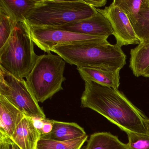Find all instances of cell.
Here are the masks:
<instances>
[{"instance_id":"obj_1","label":"cell","mask_w":149,"mask_h":149,"mask_svg":"<svg viewBox=\"0 0 149 149\" xmlns=\"http://www.w3.org/2000/svg\"><path fill=\"white\" fill-rule=\"evenodd\" d=\"M81 107L103 116L125 132L147 135L144 120L147 118L118 89L84 81Z\"/></svg>"},{"instance_id":"obj_2","label":"cell","mask_w":149,"mask_h":149,"mask_svg":"<svg viewBox=\"0 0 149 149\" xmlns=\"http://www.w3.org/2000/svg\"><path fill=\"white\" fill-rule=\"evenodd\" d=\"M116 43H81L56 46L51 51L66 62L77 67L98 66L112 70H121L126 64V56Z\"/></svg>"},{"instance_id":"obj_3","label":"cell","mask_w":149,"mask_h":149,"mask_svg":"<svg viewBox=\"0 0 149 149\" xmlns=\"http://www.w3.org/2000/svg\"><path fill=\"white\" fill-rule=\"evenodd\" d=\"M96 8L84 0H42L28 14L24 23L42 27L62 26L93 17Z\"/></svg>"},{"instance_id":"obj_4","label":"cell","mask_w":149,"mask_h":149,"mask_svg":"<svg viewBox=\"0 0 149 149\" xmlns=\"http://www.w3.org/2000/svg\"><path fill=\"white\" fill-rule=\"evenodd\" d=\"M38 56L26 24L19 22L9 40L0 49V67L17 78L23 79L31 72Z\"/></svg>"},{"instance_id":"obj_5","label":"cell","mask_w":149,"mask_h":149,"mask_svg":"<svg viewBox=\"0 0 149 149\" xmlns=\"http://www.w3.org/2000/svg\"><path fill=\"white\" fill-rule=\"evenodd\" d=\"M66 62L58 55L51 52L38 56L26 82L38 103H43L63 90Z\"/></svg>"},{"instance_id":"obj_6","label":"cell","mask_w":149,"mask_h":149,"mask_svg":"<svg viewBox=\"0 0 149 149\" xmlns=\"http://www.w3.org/2000/svg\"><path fill=\"white\" fill-rule=\"evenodd\" d=\"M0 95L3 96L26 116L45 119L46 115L27 85L0 67Z\"/></svg>"},{"instance_id":"obj_7","label":"cell","mask_w":149,"mask_h":149,"mask_svg":"<svg viewBox=\"0 0 149 149\" xmlns=\"http://www.w3.org/2000/svg\"><path fill=\"white\" fill-rule=\"evenodd\" d=\"M34 43L48 53L56 46L81 43L108 42V37L77 33L55 28L42 27L26 24Z\"/></svg>"},{"instance_id":"obj_8","label":"cell","mask_w":149,"mask_h":149,"mask_svg":"<svg viewBox=\"0 0 149 149\" xmlns=\"http://www.w3.org/2000/svg\"><path fill=\"white\" fill-rule=\"evenodd\" d=\"M95 8L109 22L116 43L120 47L140 44L128 16L113 2L104 9Z\"/></svg>"},{"instance_id":"obj_9","label":"cell","mask_w":149,"mask_h":149,"mask_svg":"<svg viewBox=\"0 0 149 149\" xmlns=\"http://www.w3.org/2000/svg\"><path fill=\"white\" fill-rule=\"evenodd\" d=\"M55 28L93 36L109 38V36L113 35L109 22L103 15L98 12L96 15L93 17Z\"/></svg>"},{"instance_id":"obj_10","label":"cell","mask_w":149,"mask_h":149,"mask_svg":"<svg viewBox=\"0 0 149 149\" xmlns=\"http://www.w3.org/2000/svg\"><path fill=\"white\" fill-rule=\"evenodd\" d=\"M77 69L84 81H92L102 86L118 89L120 70H112L98 66L77 67Z\"/></svg>"},{"instance_id":"obj_11","label":"cell","mask_w":149,"mask_h":149,"mask_svg":"<svg viewBox=\"0 0 149 149\" xmlns=\"http://www.w3.org/2000/svg\"><path fill=\"white\" fill-rule=\"evenodd\" d=\"M25 116L7 99L0 95V135L12 138Z\"/></svg>"},{"instance_id":"obj_12","label":"cell","mask_w":149,"mask_h":149,"mask_svg":"<svg viewBox=\"0 0 149 149\" xmlns=\"http://www.w3.org/2000/svg\"><path fill=\"white\" fill-rule=\"evenodd\" d=\"M41 134L35 126L33 118L26 116L17 126L12 139L21 149H36Z\"/></svg>"},{"instance_id":"obj_13","label":"cell","mask_w":149,"mask_h":149,"mask_svg":"<svg viewBox=\"0 0 149 149\" xmlns=\"http://www.w3.org/2000/svg\"><path fill=\"white\" fill-rule=\"evenodd\" d=\"M42 0H0V11L9 16L16 25L24 22L31 10L40 3Z\"/></svg>"},{"instance_id":"obj_14","label":"cell","mask_w":149,"mask_h":149,"mask_svg":"<svg viewBox=\"0 0 149 149\" xmlns=\"http://www.w3.org/2000/svg\"><path fill=\"white\" fill-rule=\"evenodd\" d=\"M51 120L53 125L52 130L48 134L42 135L41 138L67 141L87 135L84 129L76 123Z\"/></svg>"},{"instance_id":"obj_15","label":"cell","mask_w":149,"mask_h":149,"mask_svg":"<svg viewBox=\"0 0 149 149\" xmlns=\"http://www.w3.org/2000/svg\"><path fill=\"white\" fill-rule=\"evenodd\" d=\"M129 68L136 77L143 76L149 67V43H140L130 52Z\"/></svg>"},{"instance_id":"obj_16","label":"cell","mask_w":149,"mask_h":149,"mask_svg":"<svg viewBox=\"0 0 149 149\" xmlns=\"http://www.w3.org/2000/svg\"><path fill=\"white\" fill-rule=\"evenodd\" d=\"M85 149H128L126 144L110 132H99L90 136Z\"/></svg>"},{"instance_id":"obj_17","label":"cell","mask_w":149,"mask_h":149,"mask_svg":"<svg viewBox=\"0 0 149 149\" xmlns=\"http://www.w3.org/2000/svg\"><path fill=\"white\" fill-rule=\"evenodd\" d=\"M140 43H149V0H143L141 9L130 20Z\"/></svg>"},{"instance_id":"obj_18","label":"cell","mask_w":149,"mask_h":149,"mask_svg":"<svg viewBox=\"0 0 149 149\" xmlns=\"http://www.w3.org/2000/svg\"><path fill=\"white\" fill-rule=\"evenodd\" d=\"M86 135L76 139L60 141L49 139L40 138L36 149H81L88 139Z\"/></svg>"},{"instance_id":"obj_19","label":"cell","mask_w":149,"mask_h":149,"mask_svg":"<svg viewBox=\"0 0 149 149\" xmlns=\"http://www.w3.org/2000/svg\"><path fill=\"white\" fill-rule=\"evenodd\" d=\"M143 0H114L113 3L118 7L129 19L134 18L140 11Z\"/></svg>"},{"instance_id":"obj_20","label":"cell","mask_w":149,"mask_h":149,"mask_svg":"<svg viewBox=\"0 0 149 149\" xmlns=\"http://www.w3.org/2000/svg\"><path fill=\"white\" fill-rule=\"evenodd\" d=\"M15 26L7 15L0 11V49L9 40Z\"/></svg>"},{"instance_id":"obj_21","label":"cell","mask_w":149,"mask_h":149,"mask_svg":"<svg viewBox=\"0 0 149 149\" xmlns=\"http://www.w3.org/2000/svg\"><path fill=\"white\" fill-rule=\"evenodd\" d=\"M127 133L128 149H149V136L132 132Z\"/></svg>"},{"instance_id":"obj_22","label":"cell","mask_w":149,"mask_h":149,"mask_svg":"<svg viewBox=\"0 0 149 149\" xmlns=\"http://www.w3.org/2000/svg\"><path fill=\"white\" fill-rule=\"evenodd\" d=\"M0 149H21L12 138L0 135Z\"/></svg>"},{"instance_id":"obj_23","label":"cell","mask_w":149,"mask_h":149,"mask_svg":"<svg viewBox=\"0 0 149 149\" xmlns=\"http://www.w3.org/2000/svg\"><path fill=\"white\" fill-rule=\"evenodd\" d=\"M43 121H44V124L41 130H40L41 135L49 133L51 131L53 128V125L51 120L45 118L44 119Z\"/></svg>"},{"instance_id":"obj_24","label":"cell","mask_w":149,"mask_h":149,"mask_svg":"<svg viewBox=\"0 0 149 149\" xmlns=\"http://www.w3.org/2000/svg\"><path fill=\"white\" fill-rule=\"evenodd\" d=\"M84 1L92 7L98 8L106 5L107 2L106 0H84Z\"/></svg>"},{"instance_id":"obj_25","label":"cell","mask_w":149,"mask_h":149,"mask_svg":"<svg viewBox=\"0 0 149 149\" xmlns=\"http://www.w3.org/2000/svg\"><path fill=\"white\" fill-rule=\"evenodd\" d=\"M33 119L34 124L35 127L40 131L44 124V121H43L44 119H41V118H33Z\"/></svg>"},{"instance_id":"obj_26","label":"cell","mask_w":149,"mask_h":149,"mask_svg":"<svg viewBox=\"0 0 149 149\" xmlns=\"http://www.w3.org/2000/svg\"><path fill=\"white\" fill-rule=\"evenodd\" d=\"M144 124L147 135L149 136V118H146L144 120Z\"/></svg>"},{"instance_id":"obj_27","label":"cell","mask_w":149,"mask_h":149,"mask_svg":"<svg viewBox=\"0 0 149 149\" xmlns=\"http://www.w3.org/2000/svg\"><path fill=\"white\" fill-rule=\"evenodd\" d=\"M144 77H147V78H149V67L147 69L146 71L145 72L144 74L143 75Z\"/></svg>"}]
</instances>
